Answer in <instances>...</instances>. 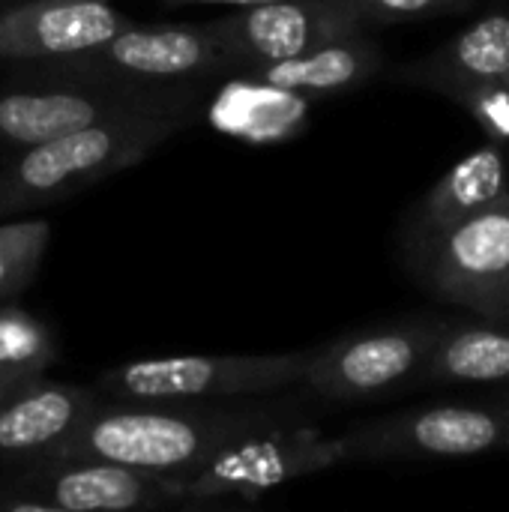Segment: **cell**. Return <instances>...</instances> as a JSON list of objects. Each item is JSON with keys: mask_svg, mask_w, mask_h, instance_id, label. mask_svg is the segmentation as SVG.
I'll use <instances>...</instances> for the list:
<instances>
[{"mask_svg": "<svg viewBox=\"0 0 509 512\" xmlns=\"http://www.w3.org/2000/svg\"><path fill=\"white\" fill-rule=\"evenodd\" d=\"M285 417V408L270 405L111 399L96 402L54 456L105 459L183 483L225 444Z\"/></svg>", "mask_w": 509, "mask_h": 512, "instance_id": "1", "label": "cell"}, {"mask_svg": "<svg viewBox=\"0 0 509 512\" xmlns=\"http://www.w3.org/2000/svg\"><path fill=\"white\" fill-rule=\"evenodd\" d=\"M195 114H141L93 123L42 144L15 150L0 168V219L57 204L147 159L156 147L192 123Z\"/></svg>", "mask_w": 509, "mask_h": 512, "instance_id": "2", "label": "cell"}, {"mask_svg": "<svg viewBox=\"0 0 509 512\" xmlns=\"http://www.w3.org/2000/svg\"><path fill=\"white\" fill-rule=\"evenodd\" d=\"M189 84L138 87L84 78H15L0 87V147L24 150L48 138L141 114H195Z\"/></svg>", "mask_w": 509, "mask_h": 512, "instance_id": "3", "label": "cell"}, {"mask_svg": "<svg viewBox=\"0 0 509 512\" xmlns=\"http://www.w3.org/2000/svg\"><path fill=\"white\" fill-rule=\"evenodd\" d=\"M312 348L291 354L144 357L120 363L99 378L117 402H246L300 387Z\"/></svg>", "mask_w": 509, "mask_h": 512, "instance_id": "4", "label": "cell"}, {"mask_svg": "<svg viewBox=\"0 0 509 512\" xmlns=\"http://www.w3.org/2000/svg\"><path fill=\"white\" fill-rule=\"evenodd\" d=\"M219 72H228V66L207 24H129L81 54L30 63V69L15 78H84L168 87Z\"/></svg>", "mask_w": 509, "mask_h": 512, "instance_id": "5", "label": "cell"}, {"mask_svg": "<svg viewBox=\"0 0 509 512\" xmlns=\"http://www.w3.org/2000/svg\"><path fill=\"white\" fill-rule=\"evenodd\" d=\"M348 462L345 438H330L294 414L255 429L213 453L189 480H183L180 507L219 501H258L297 477Z\"/></svg>", "mask_w": 509, "mask_h": 512, "instance_id": "6", "label": "cell"}, {"mask_svg": "<svg viewBox=\"0 0 509 512\" xmlns=\"http://www.w3.org/2000/svg\"><path fill=\"white\" fill-rule=\"evenodd\" d=\"M345 438L348 462H453L509 450V399L444 402L363 423Z\"/></svg>", "mask_w": 509, "mask_h": 512, "instance_id": "7", "label": "cell"}, {"mask_svg": "<svg viewBox=\"0 0 509 512\" xmlns=\"http://www.w3.org/2000/svg\"><path fill=\"white\" fill-rule=\"evenodd\" d=\"M450 318H411L366 327L312 348L303 387L327 402H369L417 387Z\"/></svg>", "mask_w": 509, "mask_h": 512, "instance_id": "8", "label": "cell"}, {"mask_svg": "<svg viewBox=\"0 0 509 512\" xmlns=\"http://www.w3.org/2000/svg\"><path fill=\"white\" fill-rule=\"evenodd\" d=\"M414 270L441 300L477 318H509V189L438 237Z\"/></svg>", "mask_w": 509, "mask_h": 512, "instance_id": "9", "label": "cell"}, {"mask_svg": "<svg viewBox=\"0 0 509 512\" xmlns=\"http://www.w3.org/2000/svg\"><path fill=\"white\" fill-rule=\"evenodd\" d=\"M207 27L216 36L231 75L300 57L336 39L369 33L354 0H273L234 9Z\"/></svg>", "mask_w": 509, "mask_h": 512, "instance_id": "10", "label": "cell"}, {"mask_svg": "<svg viewBox=\"0 0 509 512\" xmlns=\"http://www.w3.org/2000/svg\"><path fill=\"white\" fill-rule=\"evenodd\" d=\"M12 483L48 512L162 510L183 504V483L87 456H54L12 468Z\"/></svg>", "mask_w": 509, "mask_h": 512, "instance_id": "11", "label": "cell"}, {"mask_svg": "<svg viewBox=\"0 0 509 512\" xmlns=\"http://www.w3.org/2000/svg\"><path fill=\"white\" fill-rule=\"evenodd\" d=\"M132 21L108 0H15L0 6V60L42 63L81 54Z\"/></svg>", "mask_w": 509, "mask_h": 512, "instance_id": "12", "label": "cell"}, {"mask_svg": "<svg viewBox=\"0 0 509 512\" xmlns=\"http://www.w3.org/2000/svg\"><path fill=\"white\" fill-rule=\"evenodd\" d=\"M96 402L99 396L87 387L45 375L18 378L0 393V462L21 468L54 456Z\"/></svg>", "mask_w": 509, "mask_h": 512, "instance_id": "13", "label": "cell"}, {"mask_svg": "<svg viewBox=\"0 0 509 512\" xmlns=\"http://www.w3.org/2000/svg\"><path fill=\"white\" fill-rule=\"evenodd\" d=\"M507 192V162L501 144L489 141L459 159L417 204L408 225V258L417 264L429 246L453 225L489 207Z\"/></svg>", "mask_w": 509, "mask_h": 512, "instance_id": "14", "label": "cell"}, {"mask_svg": "<svg viewBox=\"0 0 509 512\" xmlns=\"http://www.w3.org/2000/svg\"><path fill=\"white\" fill-rule=\"evenodd\" d=\"M498 78H509V12L480 15L426 57L396 69V81L450 99Z\"/></svg>", "mask_w": 509, "mask_h": 512, "instance_id": "15", "label": "cell"}, {"mask_svg": "<svg viewBox=\"0 0 509 512\" xmlns=\"http://www.w3.org/2000/svg\"><path fill=\"white\" fill-rule=\"evenodd\" d=\"M384 66V51L366 33L318 45L300 57L276 60L267 66H252L240 72L243 81L279 90L288 96H333L372 81Z\"/></svg>", "mask_w": 509, "mask_h": 512, "instance_id": "16", "label": "cell"}, {"mask_svg": "<svg viewBox=\"0 0 509 512\" xmlns=\"http://www.w3.org/2000/svg\"><path fill=\"white\" fill-rule=\"evenodd\" d=\"M420 384H509V318H450Z\"/></svg>", "mask_w": 509, "mask_h": 512, "instance_id": "17", "label": "cell"}, {"mask_svg": "<svg viewBox=\"0 0 509 512\" xmlns=\"http://www.w3.org/2000/svg\"><path fill=\"white\" fill-rule=\"evenodd\" d=\"M57 360V345L45 321L33 312L0 303V375H45Z\"/></svg>", "mask_w": 509, "mask_h": 512, "instance_id": "18", "label": "cell"}, {"mask_svg": "<svg viewBox=\"0 0 509 512\" xmlns=\"http://www.w3.org/2000/svg\"><path fill=\"white\" fill-rule=\"evenodd\" d=\"M51 225L45 219H15L0 225V303H12L39 273Z\"/></svg>", "mask_w": 509, "mask_h": 512, "instance_id": "19", "label": "cell"}, {"mask_svg": "<svg viewBox=\"0 0 509 512\" xmlns=\"http://www.w3.org/2000/svg\"><path fill=\"white\" fill-rule=\"evenodd\" d=\"M495 144H509V78L471 87L453 99Z\"/></svg>", "mask_w": 509, "mask_h": 512, "instance_id": "20", "label": "cell"}, {"mask_svg": "<svg viewBox=\"0 0 509 512\" xmlns=\"http://www.w3.org/2000/svg\"><path fill=\"white\" fill-rule=\"evenodd\" d=\"M354 3L363 12L369 27L438 18V15H459L477 6V0H354Z\"/></svg>", "mask_w": 509, "mask_h": 512, "instance_id": "21", "label": "cell"}, {"mask_svg": "<svg viewBox=\"0 0 509 512\" xmlns=\"http://www.w3.org/2000/svg\"><path fill=\"white\" fill-rule=\"evenodd\" d=\"M0 512H48L42 501L27 495L12 483V477H0Z\"/></svg>", "mask_w": 509, "mask_h": 512, "instance_id": "22", "label": "cell"}, {"mask_svg": "<svg viewBox=\"0 0 509 512\" xmlns=\"http://www.w3.org/2000/svg\"><path fill=\"white\" fill-rule=\"evenodd\" d=\"M171 6H228V9H246V6H261L273 0H162Z\"/></svg>", "mask_w": 509, "mask_h": 512, "instance_id": "23", "label": "cell"}, {"mask_svg": "<svg viewBox=\"0 0 509 512\" xmlns=\"http://www.w3.org/2000/svg\"><path fill=\"white\" fill-rule=\"evenodd\" d=\"M21 378H27V375H21ZM18 381V375H0V393L6 390V387H12Z\"/></svg>", "mask_w": 509, "mask_h": 512, "instance_id": "24", "label": "cell"}, {"mask_svg": "<svg viewBox=\"0 0 509 512\" xmlns=\"http://www.w3.org/2000/svg\"><path fill=\"white\" fill-rule=\"evenodd\" d=\"M3 3H15V0H0V6H3Z\"/></svg>", "mask_w": 509, "mask_h": 512, "instance_id": "25", "label": "cell"}]
</instances>
